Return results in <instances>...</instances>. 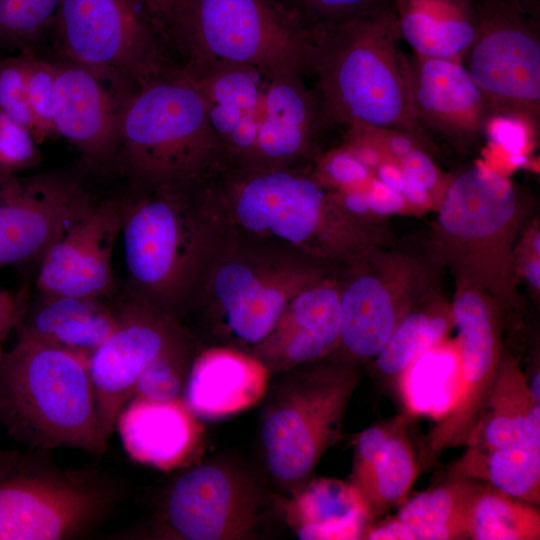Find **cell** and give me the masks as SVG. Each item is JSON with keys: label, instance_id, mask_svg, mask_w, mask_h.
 Segmentation results:
<instances>
[{"label": "cell", "instance_id": "cell-3", "mask_svg": "<svg viewBox=\"0 0 540 540\" xmlns=\"http://www.w3.org/2000/svg\"><path fill=\"white\" fill-rule=\"evenodd\" d=\"M400 40L392 0L345 23L308 31L307 74L315 76L335 125L422 136Z\"/></svg>", "mask_w": 540, "mask_h": 540}, {"label": "cell", "instance_id": "cell-44", "mask_svg": "<svg viewBox=\"0 0 540 540\" xmlns=\"http://www.w3.org/2000/svg\"><path fill=\"white\" fill-rule=\"evenodd\" d=\"M374 170L376 171L375 178L381 183L399 194L402 193L405 177L399 164L393 160L385 162L381 161Z\"/></svg>", "mask_w": 540, "mask_h": 540}, {"label": "cell", "instance_id": "cell-35", "mask_svg": "<svg viewBox=\"0 0 540 540\" xmlns=\"http://www.w3.org/2000/svg\"><path fill=\"white\" fill-rule=\"evenodd\" d=\"M429 316L423 312L405 315L374 357L375 370L382 378L399 383L410 364L429 347L426 328Z\"/></svg>", "mask_w": 540, "mask_h": 540}, {"label": "cell", "instance_id": "cell-43", "mask_svg": "<svg viewBox=\"0 0 540 540\" xmlns=\"http://www.w3.org/2000/svg\"><path fill=\"white\" fill-rule=\"evenodd\" d=\"M362 539L366 540H415L412 532L395 516L371 523Z\"/></svg>", "mask_w": 540, "mask_h": 540}, {"label": "cell", "instance_id": "cell-29", "mask_svg": "<svg viewBox=\"0 0 540 540\" xmlns=\"http://www.w3.org/2000/svg\"><path fill=\"white\" fill-rule=\"evenodd\" d=\"M450 475L486 483L511 496L540 503V443L487 449L467 445Z\"/></svg>", "mask_w": 540, "mask_h": 540}, {"label": "cell", "instance_id": "cell-25", "mask_svg": "<svg viewBox=\"0 0 540 540\" xmlns=\"http://www.w3.org/2000/svg\"><path fill=\"white\" fill-rule=\"evenodd\" d=\"M283 508L288 525L302 540L362 539L371 520L349 482L318 478L306 482Z\"/></svg>", "mask_w": 540, "mask_h": 540}, {"label": "cell", "instance_id": "cell-46", "mask_svg": "<svg viewBox=\"0 0 540 540\" xmlns=\"http://www.w3.org/2000/svg\"><path fill=\"white\" fill-rule=\"evenodd\" d=\"M524 276L534 288H540V263L538 259L525 265Z\"/></svg>", "mask_w": 540, "mask_h": 540}, {"label": "cell", "instance_id": "cell-28", "mask_svg": "<svg viewBox=\"0 0 540 540\" xmlns=\"http://www.w3.org/2000/svg\"><path fill=\"white\" fill-rule=\"evenodd\" d=\"M341 328L336 350L351 364L373 359L383 348L399 318L393 300L376 277L358 274L340 282Z\"/></svg>", "mask_w": 540, "mask_h": 540}, {"label": "cell", "instance_id": "cell-33", "mask_svg": "<svg viewBox=\"0 0 540 540\" xmlns=\"http://www.w3.org/2000/svg\"><path fill=\"white\" fill-rule=\"evenodd\" d=\"M458 372V349L440 347L439 344L421 353L399 381L407 407L439 419L453 403Z\"/></svg>", "mask_w": 540, "mask_h": 540}, {"label": "cell", "instance_id": "cell-11", "mask_svg": "<svg viewBox=\"0 0 540 540\" xmlns=\"http://www.w3.org/2000/svg\"><path fill=\"white\" fill-rule=\"evenodd\" d=\"M476 37L461 59L500 116L540 126V28L529 0H473Z\"/></svg>", "mask_w": 540, "mask_h": 540}, {"label": "cell", "instance_id": "cell-31", "mask_svg": "<svg viewBox=\"0 0 540 540\" xmlns=\"http://www.w3.org/2000/svg\"><path fill=\"white\" fill-rule=\"evenodd\" d=\"M402 424L396 422L370 467L349 481L364 502L371 523L406 496L417 475L414 450Z\"/></svg>", "mask_w": 540, "mask_h": 540}, {"label": "cell", "instance_id": "cell-26", "mask_svg": "<svg viewBox=\"0 0 540 540\" xmlns=\"http://www.w3.org/2000/svg\"><path fill=\"white\" fill-rule=\"evenodd\" d=\"M401 40L422 57L461 61L477 33L473 0H392Z\"/></svg>", "mask_w": 540, "mask_h": 540}, {"label": "cell", "instance_id": "cell-22", "mask_svg": "<svg viewBox=\"0 0 540 540\" xmlns=\"http://www.w3.org/2000/svg\"><path fill=\"white\" fill-rule=\"evenodd\" d=\"M116 429L134 461L165 471L184 464L202 434L199 418L182 398L160 402L133 397L122 409Z\"/></svg>", "mask_w": 540, "mask_h": 540}, {"label": "cell", "instance_id": "cell-4", "mask_svg": "<svg viewBox=\"0 0 540 540\" xmlns=\"http://www.w3.org/2000/svg\"><path fill=\"white\" fill-rule=\"evenodd\" d=\"M223 163L202 95L177 65L125 101L116 167L133 189L203 184Z\"/></svg>", "mask_w": 540, "mask_h": 540}, {"label": "cell", "instance_id": "cell-47", "mask_svg": "<svg viewBox=\"0 0 540 540\" xmlns=\"http://www.w3.org/2000/svg\"><path fill=\"white\" fill-rule=\"evenodd\" d=\"M510 161L514 166H523L528 162V158L525 154L519 153L510 156Z\"/></svg>", "mask_w": 540, "mask_h": 540}, {"label": "cell", "instance_id": "cell-30", "mask_svg": "<svg viewBox=\"0 0 540 540\" xmlns=\"http://www.w3.org/2000/svg\"><path fill=\"white\" fill-rule=\"evenodd\" d=\"M478 481L450 475L438 486L407 500L396 517L415 540L467 539L469 511Z\"/></svg>", "mask_w": 540, "mask_h": 540}, {"label": "cell", "instance_id": "cell-38", "mask_svg": "<svg viewBox=\"0 0 540 540\" xmlns=\"http://www.w3.org/2000/svg\"><path fill=\"white\" fill-rule=\"evenodd\" d=\"M33 53L31 48H27L0 59V109L34 137L35 123L27 95V77Z\"/></svg>", "mask_w": 540, "mask_h": 540}, {"label": "cell", "instance_id": "cell-8", "mask_svg": "<svg viewBox=\"0 0 540 540\" xmlns=\"http://www.w3.org/2000/svg\"><path fill=\"white\" fill-rule=\"evenodd\" d=\"M121 496L88 469L63 468L43 451L0 448V540H67L104 520Z\"/></svg>", "mask_w": 540, "mask_h": 540}, {"label": "cell", "instance_id": "cell-37", "mask_svg": "<svg viewBox=\"0 0 540 540\" xmlns=\"http://www.w3.org/2000/svg\"><path fill=\"white\" fill-rule=\"evenodd\" d=\"M307 31L358 18L385 0H275Z\"/></svg>", "mask_w": 540, "mask_h": 540}, {"label": "cell", "instance_id": "cell-20", "mask_svg": "<svg viewBox=\"0 0 540 540\" xmlns=\"http://www.w3.org/2000/svg\"><path fill=\"white\" fill-rule=\"evenodd\" d=\"M330 273L286 305L267 336L249 352L271 376L316 363L340 342V281Z\"/></svg>", "mask_w": 540, "mask_h": 540}, {"label": "cell", "instance_id": "cell-7", "mask_svg": "<svg viewBox=\"0 0 540 540\" xmlns=\"http://www.w3.org/2000/svg\"><path fill=\"white\" fill-rule=\"evenodd\" d=\"M164 31L180 67L220 61L307 74L308 31L275 0H180Z\"/></svg>", "mask_w": 540, "mask_h": 540}, {"label": "cell", "instance_id": "cell-6", "mask_svg": "<svg viewBox=\"0 0 540 540\" xmlns=\"http://www.w3.org/2000/svg\"><path fill=\"white\" fill-rule=\"evenodd\" d=\"M204 184L134 189L126 199L124 291L177 320L214 231Z\"/></svg>", "mask_w": 540, "mask_h": 540}, {"label": "cell", "instance_id": "cell-19", "mask_svg": "<svg viewBox=\"0 0 540 540\" xmlns=\"http://www.w3.org/2000/svg\"><path fill=\"white\" fill-rule=\"evenodd\" d=\"M180 68L202 95L210 125L222 148L224 164L252 167L270 72L220 61Z\"/></svg>", "mask_w": 540, "mask_h": 540}, {"label": "cell", "instance_id": "cell-5", "mask_svg": "<svg viewBox=\"0 0 540 540\" xmlns=\"http://www.w3.org/2000/svg\"><path fill=\"white\" fill-rule=\"evenodd\" d=\"M0 423L33 450L102 454L89 357L17 338L0 361Z\"/></svg>", "mask_w": 540, "mask_h": 540}, {"label": "cell", "instance_id": "cell-49", "mask_svg": "<svg viewBox=\"0 0 540 540\" xmlns=\"http://www.w3.org/2000/svg\"><path fill=\"white\" fill-rule=\"evenodd\" d=\"M5 115H6V114L0 109V125H1V123H2V121H3V119H4V117H5Z\"/></svg>", "mask_w": 540, "mask_h": 540}, {"label": "cell", "instance_id": "cell-45", "mask_svg": "<svg viewBox=\"0 0 540 540\" xmlns=\"http://www.w3.org/2000/svg\"><path fill=\"white\" fill-rule=\"evenodd\" d=\"M146 2L164 29L180 0H146Z\"/></svg>", "mask_w": 540, "mask_h": 540}, {"label": "cell", "instance_id": "cell-27", "mask_svg": "<svg viewBox=\"0 0 540 540\" xmlns=\"http://www.w3.org/2000/svg\"><path fill=\"white\" fill-rule=\"evenodd\" d=\"M529 442L540 443V403L518 364L503 361L466 446L498 449Z\"/></svg>", "mask_w": 540, "mask_h": 540}, {"label": "cell", "instance_id": "cell-24", "mask_svg": "<svg viewBox=\"0 0 540 540\" xmlns=\"http://www.w3.org/2000/svg\"><path fill=\"white\" fill-rule=\"evenodd\" d=\"M116 325L115 305L104 298L40 297L17 324V338L90 357Z\"/></svg>", "mask_w": 540, "mask_h": 540}, {"label": "cell", "instance_id": "cell-16", "mask_svg": "<svg viewBox=\"0 0 540 540\" xmlns=\"http://www.w3.org/2000/svg\"><path fill=\"white\" fill-rule=\"evenodd\" d=\"M56 64L53 122L97 168H114L120 147L122 107L133 92L106 75L66 60Z\"/></svg>", "mask_w": 540, "mask_h": 540}, {"label": "cell", "instance_id": "cell-42", "mask_svg": "<svg viewBox=\"0 0 540 540\" xmlns=\"http://www.w3.org/2000/svg\"><path fill=\"white\" fill-rule=\"evenodd\" d=\"M357 192L364 195L369 212L377 215L394 214L400 211L404 205V198L401 194L385 186L373 175Z\"/></svg>", "mask_w": 540, "mask_h": 540}, {"label": "cell", "instance_id": "cell-12", "mask_svg": "<svg viewBox=\"0 0 540 540\" xmlns=\"http://www.w3.org/2000/svg\"><path fill=\"white\" fill-rule=\"evenodd\" d=\"M115 311L114 329L89 357L99 425L106 443L143 371L164 353L197 342L177 319L126 291L116 302Z\"/></svg>", "mask_w": 540, "mask_h": 540}, {"label": "cell", "instance_id": "cell-40", "mask_svg": "<svg viewBox=\"0 0 540 540\" xmlns=\"http://www.w3.org/2000/svg\"><path fill=\"white\" fill-rule=\"evenodd\" d=\"M26 287L18 290L0 288V361L5 353V342L22 318L28 303Z\"/></svg>", "mask_w": 540, "mask_h": 540}, {"label": "cell", "instance_id": "cell-17", "mask_svg": "<svg viewBox=\"0 0 540 540\" xmlns=\"http://www.w3.org/2000/svg\"><path fill=\"white\" fill-rule=\"evenodd\" d=\"M408 79L416 122L456 146L486 137L500 116L460 61L407 55Z\"/></svg>", "mask_w": 540, "mask_h": 540}, {"label": "cell", "instance_id": "cell-10", "mask_svg": "<svg viewBox=\"0 0 540 540\" xmlns=\"http://www.w3.org/2000/svg\"><path fill=\"white\" fill-rule=\"evenodd\" d=\"M53 26L66 60L131 92L175 65L146 0H60Z\"/></svg>", "mask_w": 540, "mask_h": 540}, {"label": "cell", "instance_id": "cell-32", "mask_svg": "<svg viewBox=\"0 0 540 540\" xmlns=\"http://www.w3.org/2000/svg\"><path fill=\"white\" fill-rule=\"evenodd\" d=\"M467 539L539 540L540 510L536 504L478 482L469 511Z\"/></svg>", "mask_w": 540, "mask_h": 540}, {"label": "cell", "instance_id": "cell-13", "mask_svg": "<svg viewBox=\"0 0 540 540\" xmlns=\"http://www.w3.org/2000/svg\"><path fill=\"white\" fill-rule=\"evenodd\" d=\"M265 511V494L250 476L230 464L208 462L173 483L158 529L161 536L173 539H248Z\"/></svg>", "mask_w": 540, "mask_h": 540}, {"label": "cell", "instance_id": "cell-21", "mask_svg": "<svg viewBox=\"0 0 540 540\" xmlns=\"http://www.w3.org/2000/svg\"><path fill=\"white\" fill-rule=\"evenodd\" d=\"M270 377L267 367L248 351L206 346L193 358L182 399L199 419H220L261 401Z\"/></svg>", "mask_w": 540, "mask_h": 540}, {"label": "cell", "instance_id": "cell-14", "mask_svg": "<svg viewBox=\"0 0 540 540\" xmlns=\"http://www.w3.org/2000/svg\"><path fill=\"white\" fill-rule=\"evenodd\" d=\"M99 201L63 172L17 175L0 183V269L39 262Z\"/></svg>", "mask_w": 540, "mask_h": 540}, {"label": "cell", "instance_id": "cell-9", "mask_svg": "<svg viewBox=\"0 0 540 540\" xmlns=\"http://www.w3.org/2000/svg\"><path fill=\"white\" fill-rule=\"evenodd\" d=\"M281 374L265 406L260 437L271 475L281 483L302 484L341 439L360 375L344 362L310 363Z\"/></svg>", "mask_w": 540, "mask_h": 540}, {"label": "cell", "instance_id": "cell-23", "mask_svg": "<svg viewBox=\"0 0 540 540\" xmlns=\"http://www.w3.org/2000/svg\"><path fill=\"white\" fill-rule=\"evenodd\" d=\"M516 209L517 194L510 180L497 171L477 165L449 184L439 222L452 237L483 240L504 230Z\"/></svg>", "mask_w": 540, "mask_h": 540}, {"label": "cell", "instance_id": "cell-48", "mask_svg": "<svg viewBox=\"0 0 540 540\" xmlns=\"http://www.w3.org/2000/svg\"><path fill=\"white\" fill-rule=\"evenodd\" d=\"M533 246L535 251L539 254L540 253V233L539 231L536 233L533 241Z\"/></svg>", "mask_w": 540, "mask_h": 540}, {"label": "cell", "instance_id": "cell-18", "mask_svg": "<svg viewBox=\"0 0 540 540\" xmlns=\"http://www.w3.org/2000/svg\"><path fill=\"white\" fill-rule=\"evenodd\" d=\"M296 71L270 72L264 91L253 166L312 165L323 132L334 126L318 92Z\"/></svg>", "mask_w": 540, "mask_h": 540}, {"label": "cell", "instance_id": "cell-34", "mask_svg": "<svg viewBox=\"0 0 540 540\" xmlns=\"http://www.w3.org/2000/svg\"><path fill=\"white\" fill-rule=\"evenodd\" d=\"M200 348L192 341L159 356L139 377L133 397L160 402L182 398L191 363Z\"/></svg>", "mask_w": 540, "mask_h": 540}, {"label": "cell", "instance_id": "cell-1", "mask_svg": "<svg viewBox=\"0 0 540 540\" xmlns=\"http://www.w3.org/2000/svg\"><path fill=\"white\" fill-rule=\"evenodd\" d=\"M329 273L327 264L214 223L178 321L194 324L189 332L201 348L249 352L292 298Z\"/></svg>", "mask_w": 540, "mask_h": 540}, {"label": "cell", "instance_id": "cell-2", "mask_svg": "<svg viewBox=\"0 0 540 540\" xmlns=\"http://www.w3.org/2000/svg\"><path fill=\"white\" fill-rule=\"evenodd\" d=\"M311 166L223 164L204 184L213 222L323 264L347 258L360 240L358 225L339 208Z\"/></svg>", "mask_w": 540, "mask_h": 540}, {"label": "cell", "instance_id": "cell-15", "mask_svg": "<svg viewBox=\"0 0 540 540\" xmlns=\"http://www.w3.org/2000/svg\"><path fill=\"white\" fill-rule=\"evenodd\" d=\"M125 207V199L99 201L45 252L38 262V296L109 299L114 294L112 256Z\"/></svg>", "mask_w": 540, "mask_h": 540}, {"label": "cell", "instance_id": "cell-39", "mask_svg": "<svg viewBox=\"0 0 540 540\" xmlns=\"http://www.w3.org/2000/svg\"><path fill=\"white\" fill-rule=\"evenodd\" d=\"M56 64L33 53L27 77V95L35 123L37 143L55 136L53 122Z\"/></svg>", "mask_w": 540, "mask_h": 540}, {"label": "cell", "instance_id": "cell-41", "mask_svg": "<svg viewBox=\"0 0 540 540\" xmlns=\"http://www.w3.org/2000/svg\"><path fill=\"white\" fill-rule=\"evenodd\" d=\"M399 166L407 179L415 187L429 192L439 180V172L432 159L420 148L415 147L399 161Z\"/></svg>", "mask_w": 540, "mask_h": 540}, {"label": "cell", "instance_id": "cell-36", "mask_svg": "<svg viewBox=\"0 0 540 540\" xmlns=\"http://www.w3.org/2000/svg\"><path fill=\"white\" fill-rule=\"evenodd\" d=\"M60 0H0V42L31 48L49 26Z\"/></svg>", "mask_w": 540, "mask_h": 540}]
</instances>
